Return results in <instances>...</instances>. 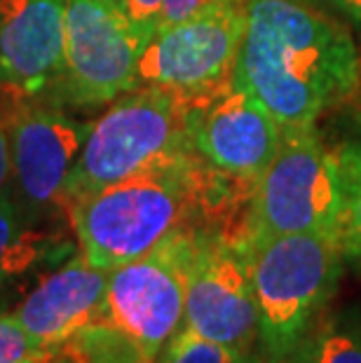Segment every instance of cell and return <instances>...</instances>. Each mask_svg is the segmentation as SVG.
Returning <instances> with one entry per match:
<instances>
[{
    "mask_svg": "<svg viewBox=\"0 0 361 363\" xmlns=\"http://www.w3.org/2000/svg\"><path fill=\"white\" fill-rule=\"evenodd\" d=\"M10 172H12L10 143H7L5 129L0 127V197L5 195V188H7V179H10Z\"/></svg>",
    "mask_w": 361,
    "mask_h": 363,
    "instance_id": "24",
    "label": "cell"
},
{
    "mask_svg": "<svg viewBox=\"0 0 361 363\" xmlns=\"http://www.w3.org/2000/svg\"><path fill=\"white\" fill-rule=\"evenodd\" d=\"M188 150H193L188 99L150 84L129 89L89 125L66 179L61 208Z\"/></svg>",
    "mask_w": 361,
    "mask_h": 363,
    "instance_id": "3",
    "label": "cell"
},
{
    "mask_svg": "<svg viewBox=\"0 0 361 363\" xmlns=\"http://www.w3.org/2000/svg\"><path fill=\"white\" fill-rule=\"evenodd\" d=\"M66 0H0V80L45 96L64 75Z\"/></svg>",
    "mask_w": 361,
    "mask_h": 363,
    "instance_id": "12",
    "label": "cell"
},
{
    "mask_svg": "<svg viewBox=\"0 0 361 363\" xmlns=\"http://www.w3.org/2000/svg\"><path fill=\"white\" fill-rule=\"evenodd\" d=\"M240 363H312L310 357L305 354L303 347H298V350L289 352V354H277V357H270V354H244Z\"/></svg>",
    "mask_w": 361,
    "mask_h": 363,
    "instance_id": "22",
    "label": "cell"
},
{
    "mask_svg": "<svg viewBox=\"0 0 361 363\" xmlns=\"http://www.w3.org/2000/svg\"><path fill=\"white\" fill-rule=\"evenodd\" d=\"M359 129H361V113H359ZM359 143H361V136H359Z\"/></svg>",
    "mask_w": 361,
    "mask_h": 363,
    "instance_id": "26",
    "label": "cell"
},
{
    "mask_svg": "<svg viewBox=\"0 0 361 363\" xmlns=\"http://www.w3.org/2000/svg\"><path fill=\"white\" fill-rule=\"evenodd\" d=\"M216 3H223V0H162V12H160L157 28L193 17V14L202 12V10H206V7H211Z\"/></svg>",
    "mask_w": 361,
    "mask_h": 363,
    "instance_id": "21",
    "label": "cell"
},
{
    "mask_svg": "<svg viewBox=\"0 0 361 363\" xmlns=\"http://www.w3.org/2000/svg\"><path fill=\"white\" fill-rule=\"evenodd\" d=\"M0 363H61V357L35 342L12 314H0Z\"/></svg>",
    "mask_w": 361,
    "mask_h": 363,
    "instance_id": "19",
    "label": "cell"
},
{
    "mask_svg": "<svg viewBox=\"0 0 361 363\" xmlns=\"http://www.w3.org/2000/svg\"><path fill=\"white\" fill-rule=\"evenodd\" d=\"M324 5L331 7L355 28H361V0H324Z\"/></svg>",
    "mask_w": 361,
    "mask_h": 363,
    "instance_id": "23",
    "label": "cell"
},
{
    "mask_svg": "<svg viewBox=\"0 0 361 363\" xmlns=\"http://www.w3.org/2000/svg\"><path fill=\"white\" fill-rule=\"evenodd\" d=\"M343 183L335 152L314 127L282 129V143L253 190L247 242L270 235L314 233L338 239Z\"/></svg>",
    "mask_w": 361,
    "mask_h": 363,
    "instance_id": "5",
    "label": "cell"
},
{
    "mask_svg": "<svg viewBox=\"0 0 361 363\" xmlns=\"http://www.w3.org/2000/svg\"><path fill=\"white\" fill-rule=\"evenodd\" d=\"M340 242L298 233L249 239L260 354H289L319 321L343 272Z\"/></svg>",
    "mask_w": 361,
    "mask_h": 363,
    "instance_id": "4",
    "label": "cell"
},
{
    "mask_svg": "<svg viewBox=\"0 0 361 363\" xmlns=\"http://www.w3.org/2000/svg\"><path fill=\"white\" fill-rule=\"evenodd\" d=\"M301 347L312 363H361V326L343 319L317 321Z\"/></svg>",
    "mask_w": 361,
    "mask_h": 363,
    "instance_id": "17",
    "label": "cell"
},
{
    "mask_svg": "<svg viewBox=\"0 0 361 363\" xmlns=\"http://www.w3.org/2000/svg\"><path fill=\"white\" fill-rule=\"evenodd\" d=\"M233 195L235 181L193 148L66 204L64 211L80 256L111 272L150 253L181 228L211 230Z\"/></svg>",
    "mask_w": 361,
    "mask_h": 363,
    "instance_id": "2",
    "label": "cell"
},
{
    "mask_svg": "<svg viewBox=\"0 0 361 363\" xmlns=\"http://www.w3.org/2000/svg\"><path fill=\"white\" fill-rule=\"evenodd\" d=\"M199 228H181L155 249L109 272L101 319L132 333L160 354L181 328L186 310V277Z\"/></svg>",
    "mask_w": 361,
    "mask_h": 363,
    "instance_id": "9",
    "label": "cell"
},
{
    "mask_svg": "<svg viewBox=\"0 0 361 363\" xmlns=\"http://www.w3.org/2000/svg\"><path fill=\"white\" fill-rule=\"evenodd\" d=\"M343 183V208L338 242L345 256L361 260V143H345L335 150Z\"/></svg>",
    "mask_w": 361,
    "mask_h": 363,
    "instance_id": "16",
    "label": "cell"
},
{
    "mask_svg": "<svg viewBox=\"0 0 361 363\" xmlns=\"http://www.w3.org/2000/svg\"><path fill=\"white\" fill-rule=\"evenodd\" d=\"M190 141L209 167L258 183L279 150L282 127L251 91L233 82L216 96L190 106Z\"/></svg>",
    "mask_w": 361,
    "mask_h": 363,
    "instance_id": "11",
    "label": "cell"
},
{
    "mask_svg": "<svg viewBox=\"0 0 361 363\" xmlns=\"http://www.w3.org/2000/svg\"><path fill=\"white\" fill-rule=\"evenodd\" d=\"M66 363H157L152 354L132 333L109 319H91L59 347Z\"/></svg>",
    "mask_w": 361,
    "mask_h": 363,
    "instance_id": "15",
    "label": "cell"
},
{
    "mask_svg": "<svg viewBox=\"0 0 361 363\" xmlns=\"http://www.w3.org/2000/svg\"><path fill=\"white\" fill-rule=\"evenodd\" d=\"M68 251L71 246L64 239L33 228V220L26 218L10 195L0 197V286L59 260Z\"/></svg>",
    "mask_w": 361,
    "mask_h": 363,
    "instance_id": "14",
    "label": "cell"
},
{
    "mask_svg": "<svg viewBox=\"0 0 361 363\" xmlns=\"http://www.w3.org/2000/svg\"><path fill=\"white\" fill-rule=\"evenodd\" d=\"M361 59L348 26L314 0H247L233 82L263 104L282 129L314 127L348 101Z\"/></svg>",
    "mask_w": 361,
    "mask_h": 363,
    "instance_id": "1",
    "label": "cell"
},
{
    "mask_svg": "<svg viewBox=\"0 0 361 363\" xmlns=\"http://www.w3.org/2000/svg\"><path fill=\"white\" fill-rule=\"evenodd\" d=\"M244 354L228 345L202 337L190 326L179 328L162 347L157 363H240Z\"/></svg>",
    "mask_w": 361,
    "mask_h": 363,
    "instance_id": "18",
    "label": "cell"
},
{
    "mask_svg": "<svg viewBox=\"0 0 361 363\" xmlns=\"http://www.w3.org/2000/svg\"><path fill=\"white\" fill-rule=\"evenodd\" d=\"M61 363H66V361H64V359H61Z\"/></svg>",
    "mask_w": 361,
    "mask_h": 363,
    "instance_id": "27",
    "label": "cell"
},
{
    "mask_svg": "<svg viewBox=\"0 0 361 363\" xmlns=\"http://www.w3.org/2000/svg\"><path fill=\"white\" fill-rule=\"evenodd\" d=\"M150 35L115 5L66 0L64 75L57 96L75 106H96L134 89L136 66Z\"/></svg>",
    "mask_w": 361,
    "mask_h": 363,
    "instance_id": "8",
    "label": "cell"
},
{
    "mask_svg": "<svg viewBox=\"0 0 361 363\" xmlns=\"http://www.w3.org/2000/svg\"><path fill=\"white\" fill-rule=\"evenodd\" d=\"M0 127L10 143L19 208L38 223L61 206L68 174L80 155L89 125L73 120L40 96L0 80Z\"/></svg>",
    "mask_w": 361,
    "mask_h": 363,
    "instance_id": "7",
    "label": "cell"
},
{
    "mask_svg": "<svg viewBox=\"0 0 361 363\" xmlns=\"http://www.w3.org/2000/svg\"><path fill=\"white\" fill-rule=\"evenodd\" d=\"M186 326L249 354L258 337L249 242L199 228L186 277Z\"/></svg>",
    "mask_w": 361,
    "mask_h": 363,
    "instance_id": "10",
    "label": "cell"
},
{
    "mask_svg": "<svg viewBox=\"0 0 361 363\" xmlns=\"http://www.w3.org/2000/svg\"><path fill=\"white\" fill-rule=\"evenodd\" d=\"M247 24V0H223L193 17L155 28L139 57L136 80L188 99L190 106L233 84Z\"/></svg>",
    "mask_w": 361,
    "mask_h": 363,
    "instance_id": "6",
    "label": "cell"
},
{
    "mask_svg": "<svg viewBox=\"0 0 361 363\" xmlns=\"http://www.w3.org/2000/svg\"><path fill=\"white\" fill-rule=\"evenodd\" d=\"M120 10L148 33H155L162 12V0H122Z\"/></svg>",
    "mask_w": 361,
    "mask_h": 363,
    "instance_id": "20",
    "label": "cell"
},
{
    "mask_svg": "<svg viewBox=\"0 0 361 363\" xmlns=\"http://www.w3.org/2000/svg\"><path fill=\"white\" fill-rule=\"evenodd\" d=\"M101 3H106V5H115V7H120V5H122V0H101Z\"/></svg>",
    "mask_w": 361,
    "mask_h": 363,
    "instance_id": "25",
    "label": "cell"
},
{
    "mask_svg": "<svg viewBox=\"0 0 361 363\" xmlns=\"http://www.w3.org/2000/svg\"><path fill=\"white\" fill-rule=\"evenodd\" d=\"M106 284L109 272L78 256L45 277L12 316L35 342L59 352L80 326L101 316Z\"/></svg>",
    "mask_w": 361,
    "mask_h": 363,
    "instance_id": "13",
    "label": "cell"
}]
</instances>
